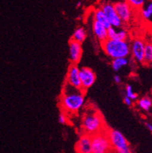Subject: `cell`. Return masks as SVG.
Instances as JSON below:
<instances>
[{
	"label": "cell",
	"mask_w": 152,
	"mask_h": 153,
	"mask_svg": "<svg viewBox=\"0 0 152 153\" xmlns=\"http://www.w3.org/2000/svg\"><path fill=\"white\" fill-rule=\"evenodd\" d=\"M85 92L81 89H76L65 82L60 97L59 105L62 112L77 114L81 111L85 103Z\"/></svg>",
	"instance_id": "6da1fadb"
},
{
	"label": "cell",
	"mask_w": 152,
	"mask_h": 153,
	"mask_svg": "<svg viewBox=\"0 0 152 153\" xmlns=\"http://www.w3.org/2000/svg\"><path fill=\"white\" fill-rule=\"evenodd\" d=\"M82 129L84 134L93 135L107 129L102 114L95 107H88L82 118Z\"/></svg>",
	"instance_id": "7a4b0ae2"
},
{
	"label": "cell",
	"mask_w": 152,
	"mask_h": 153,
	"mask_svg": "<svg viewBox=\"0 0 152 153\" xmlns=\"http://www.w3.org/2000/svg\"><path fill=\"white\" fill-rule=\"evenodd\" d=\"M100 45L104 53L111 59L127 58L130 54V45L128 41L107 38Z\"/></svg>",
	"instance_id": "3957f363"
},
{
	"label": "cell",
	"mask_w": 152,
	"mask_h": 153,
	"mask_svg": "<svg viewBox=\"0 0 152 153\" xmlns=\"http://www.w3.org/2000/svg\"><path fill=\"white\" fill-rule=\"evenodd\" d=\"M106 133L110 142L112 149L119 153H132L129 143L125 136L122 134V132L116 129L107 128Z\"/></svg>",
	"instance_id": "277c9868"
},
{
	"label": "cell",
	"mask_w": 152,
	"mask_h": 153,
	"mask_svg": "<svg viewBox=\"0 0 152 153\" xmlns=\"http://www.w3.org/2000/svg\"><path fill=\"white\" fill-rule=\"evenodd\" d=\"M106 130L92 135V153H109L112 149Z\"/></svg>",
	"instance_id": "5b68a950"
},
{
	"label": "cell",
	"mask_w": 152,
	"mask_h": 153,
	"mask_svg": "<svg viewBox=\"0 0 152 153\" xmlns=\"http://www.w3.org/2000/svg\"><path fill=\"white\" fill-rule=\"evenodd\" d=\"M113 6L116 13L123 23H129L131 19H133V12L135 11L133 8L124 0L115 2L113 3Z\"/></svg>",
	"instance_id": "8992f818"
},
{
	"label": "cell",
	"mask_w": 152,
	"mask_h": 153,
	"mask_svg": "<svg viewBox=\"0 0 152 153\" xmlns=\"http://www.w3.org/2000/svg\"><path fill=\"white\" fill-rule=\"evenodd\" d=\"M100 8L106 15L111 27L115 28H121L123 23L116 13L113 4L111 2H105L102 4Z\"/></svg>",
	"instance_id": "52a82bcc"
},
{
	"label": "cell",
	"mask_w": 152,
	"mask_h": 153,
	"mask_svg": "<svg viewBox=\"0 0 152 153\" xmlns=\"http://www.w3.org/2000/svg\"><path fill=\"white\" fill-rule=\"evenodd\" d=\"M81 80V89L86 91L94 85L96 81V75L92 68L89 67H82L79 71Z\"/></svg>",
	"instance_id": "ba28073f"
},
{
	"label": "cell",
	"mask_w": 152,
	"mask_h": 153,
	"mask_svg": "<svg viewBox=\"0 0 152 153\" xmlns=\"http://www.w3.org/2000/svg\"><path fill=\"white\" fill-rule=\"evenodd\" d=\"M130 54L133 60L137 63H143L144 54H145V41L141 37H136L131 41Z\"/></svg>",
	"instance_id": "9c48e42d"
},
{
	"label": "cell",
	"mask_w": 152,
	"mask_h": 153,
	"mask_svg": "<svg viewBox=\"0 0 152 153\" xmlns=\"http://www.w3.org/2000/svg\"><path fill=\"white\" fill-rule=\"evenodd\" d=\"M80 68L76 64H71L67 68L65 82L72 87L81 89V80L79 75Z\"/></svg>",
	"instance_id": "30bf717a"
},
{
	"label": "cell",
	"mask_w": 152,
	"mask_h": 153,
	"mask_svg": "<svg viewBox=\"0 0 152 153\" xmlns=\"http://www.w3.org/2000/svg\"><path fill=\"white\" fill-rule=\"evenodd\" d=\"M82 44L71 39L69 41V59L71 64H79L82 56Z\"/></svg>",
	"instance_id": "8fae6325"
},
{
	"label": "cell",
	"mask_w": 152,
	"mask_h": 153,
	"mask_svg": "<svg viewBox=\"0 0 152 153\" xmlns=\"http://www.w3.org/2000/svg\"><path fill=\"white\" fill-rule=\"evenodd\" d=\"M76 153H92V136L83 133L75 145Z\"/></svg>",
	"instance_id": "7c38bea8"
},
{
	"label": "cell",
	"mask_w": 152,
	"mask_h": 153,
	"mask_svg": "<svg viewBox=\"0 0 152 153\" xmlns=\"http://www.w3.org/2000/svg\"><path fill=\"white\" fill-rule=\"evenodd\" d=\"M92 30L95 37L100 44L108 38L107 28L104 27L102 23H99L94 19H93V23H92Z\"/></svg>",
	"instance_id": "4fadbf2b"
},
{
	"label": "cell",
	"mask_w": 152,
	"mask_h": 153,
	"mask_svg": "<svg viewBox=\"0 0 152 153\" xmlns=\"http://www.w3.org/2000/svg\"><path fill=\"white\" fill-rule=\"evenodd\" d=\"M108 38L119 40V41H127L129 38V33L123 28H115L110 27L107 30Z\"/></svg>",
	"instance_id": "5bb4252c"
},
{
	"label": "cell",
	"mask_w": 152,
	"mask_h": 153,
	"mask_svg": "<svg viewBox=\"0 0 152 153\" xmlns=\"http://www.w3.org/2000/svg\"><path fill=\"white\" fill-rule=\"evenodd\" d=\"M140 15L144 20L152 23V1L147 0L145 5L139 10Z\"/></svg>",
	"instance_id": "9a60e30c"
},
{
	"label": "cell",
	"mask_w": 152,
	"mask_h": 153,
	"mask_svg": "<svg viewBox=\"0 0 152 153\" xmlns=\"http://www.w3.org/2000/svg\"><path fill=\"white\" fill-rule=\"evenodd\" d=\"M93 16L94 20H96L99 23H102V25L106 27V28H107V29H109L111 27L110 22H109L108 19L106 18V15H105V13H104L103 11H102L100 7L97 8V9H96L94 10Z\"/></svg>",
	"instance_id": "2e32d148"
},
{
	"label": "cell",
	"mask_w": 152,
	"mask_h": 153,
	"mask_svg": "<svg viewBox=\"0 0 152 153\" xmlns=\"http://www.w3.org/2000/svg\"><path fill=\"white\" fill-rule=\"evenodd\" d=\"M87 37V31L83 27H79L75 30L71 39L77 42L82 44Z\"/></svg>",
	"instance_id": "e0dca14e"
},
{
	"label": "cell",
	"mask_w": 152,
	"mask_h": 153,
	"mask_svg": "<svg viewBox=\"0 0 152 153\" xmlns=\"http://www.w3.org/2000/svg\"><path fill=\"white\" fill-rule=\"evenodd\" d=\"M129 64V60L127 58H118L112 59L111 65L115 72H119L123 67Z\"/></svg>",
	"instance_id": "ac0fdd59"
},
{
	"label": "cell",
	"mask_w": 152,
	"mask_h": 153,
	"mask_svg": "<svg viewBox=\"0 0 152 153\" xmlns=\"http://www.w3.org/2000/svg\"><path fill=\"white\" fill-rule=\"evenodd\" d=\"M145 65L152 64V41L145 42V54H144V62Z\"/></svg>",
	"instance_id": "d6986e66"
},
{
	"label": "cell",
	"mask_w": 152,
	"mask_h": 153,
	"mask_svg": "<svg viewBox=\"0 0 152 153\" xmlns=\"http://www.w3.org/2000/svg\"><path fill=\"white\" fill-rule=\"evenodd\" d=\"M137 105L139 108L145 111H148L152 107V100L151 98L148 97H142L141 99H139L137 101Z\"/></svg>",
	"instance_id": "ffe728a7"
},
{
	"label": "cell",
	"mask_w": 152,
	"mask_h": 153,
	"mask_svg": "<svg viewBox=\"0 0 152 153\" xmlns=\"http://www.w3.org/2000/svg\"><path fill=\"white\" fill-rule=\"evenodd\" d=\"M124 1L129 4L135 11H139L141 8L145 5L147 0H124Z\"/></svg>",
	"instance_id": "44dd1931"
},
{
	"label": "cell",
	"mask_w": 152,
	"mask_h": 153,
	"mask_svg": "<svg viewBox=\"0 0 152 153\" xmlns=\"http://www.w3.org/2000/svg\"><path fill=\"white\" fill-rule=\"evenodd\" d=\"M125 96H127V97H129L130 99H131L133 101L136 100L137 99V94L133 91V87L130 85H127L126 86Z\"/></svg>",
	"instance_id": "7402d4cb"
},
{
	"label": "cell",
	"mask_w": 152,
	"mask_h": 153,
	"mask_svg": "<svg viewBox=\"0 0 152 153\" xmlns=\"http://www.w3.org/2000/svg\"><path fill=\"white\" fill-rule=\"evenodd\" d=\"M58 121L60 124H66L67 123V117L65 113L62 112L58 117Z\"/></svg>",
	"instance_id": "603a6c76"
},
{
	"label": "cell",
	"mask_w": 152,
	"mask_h": 153,
	"mask_svg": "<svg viewBox=\"0 0 152 153\" xmlns=\"http://www.w3.org/2000/svg\"><path fill=\"white\" fill-rule=\"evenodd\" d=\"M123 102L127 106H129V107H130L131 105L133 104V100L130 99L129 97H127V96H124V97H123Z\"/></svg>",
	"instance_id": "cb8c5ba5"
},
{
	"label": "cell",
	"mask_w": 152,
	"mask_h": 153,
	"mask_svg": "<svg viewBox=\"0 0 152 153\" xmlns=\"http://www.w3.org/2000/svg\"><path fill=\"white\" fill-rule=\"evenodd\" d=\"M113 80H114V82H115V83H116V84H120L122 82L121 78H120V76H118V75H116V76H114Z\"/></svg>",
	"instance_id": "d4e9b609"
},
{
	"label": "cell",
	"mask_w": 152,
	"mask_h": 153,
	"mask_svg": "<svg viewBox=\"0 0 152 153\" xmlns=\"http://www.w3.org/2000/svg\"><path fill=\"white\" fill-rule=\"evenodd\" d=\"M146 126H147V128H148L149 131H150L152 133V124H150V123H147Z\"/></svg>",
	"instance_id": "484cf974"
},
{
	"label": "cell",
	"mask_w": 152,
	"mask_h": 153,
	"mask_svg": "<svg viewBox=\"0 0 152 153\" xmlns=\"http://www.w3.org/2000/svg\"><path fill=\"white\" fill-rule=\"evenodd\" d=\"M109 153H119V152H118L115 151V150L113 149H111L110 152H109Z\"/></svg>",
	"instance_id": "4316f807"
},
{
	"label": "cell",
	"mask_w": 152,
	"mask_h": 153,
	"mask_svg": "<svg viewBox=\"0 0 152 153\" xmlns=\"http://www.w3.org/2000/svg\"><path fill=\"white\" fill-rule=\"evenodd\" d=\"M81 2H78V3L77 4H76V7H79V6H81Z\"/></svg>",
	"instance_id": "83f0119b"
},
{
	"label": "cell",
	"mask_w": 152,
	"mask_h": 153,
	"mask_svg": "<svg viewBox=\"0 0 152 153\" xmlns=\"http://www.w3.org/2000/svg\"><path fill=\"white\" fill-rule=\"evenodd\" d=\"M151 1H152V0H151Z\"/></svg>",
	"instance_id": "f1b7e54d"
}]
</instances>
